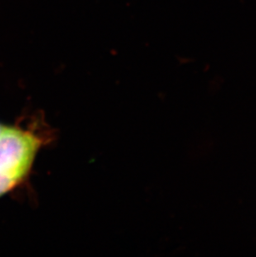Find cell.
<instances>
[{"instance_id":"cell-1","label":"cell","mask_w":256,"mask_h":257,"mask_svg":"<svg viewBox=\"0 0 256 257\" xmlns=\"http://www.w3.org/2000/svg\"><path fill=\"white\" fill-rule=\"evenodd\" d=\"M40 146L34 133L0 123V197L25 179Z\"/></svg>"}]
</instances>
